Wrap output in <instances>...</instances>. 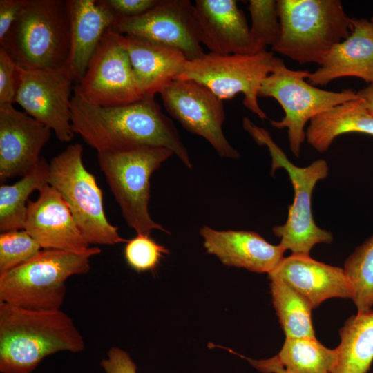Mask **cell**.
<instances>
[{"label": "cell", "mask_w": 373, "mask_h": 373, "mask_svg": "<svg viewBox=\"0 0 373 373\" xmlns=\"http://www.w3.org/2000/svg\"><path fill=\"white\" fill-rule=\"evenodd\" d=\"M270 281L273 305L286 337H315L310 304L287 284Z\"/></svg>", "instance_id": "cell-27"}, {"label": "cell", "mask_w": 373, "mask_h": 373, "mask_svg": "<svg viewBox=\"0 0 373 373\" xmlns=\"http://www.w3.org/2000/svg\"><path fill=\"white\" fill-rule=\"evenodd\" d=\"M356 93L358 97L365 101L368 111L373 115V82Z\"/></svg>", "instance_id": "cell-37"}, {"label": "cell", "mask_w": 373, "mask_h": 373, "mask_svg": "<svg viewBox=\"0 0 373 373\" xmlns=\"http://www.w3.org/2000/svg\"><path fill=\"white\" fill-rule=\"evenodd\" d=\"M173 155L169 149L140 146L119 151L97 152V161L127 224L137 234L155 229L169 233L149 211L150 178Z\"/></svg>", "instance_id": "cell-7"}, {"label": "cell", "mask_w": 373, "mask_h": 373, "mask_svg": "<svg viewBox=\"0 0 373 373\" xmlns=\"http://www.w3.org/2000/svg\"><path fill=\"white\" fill-rule=\"evenodd\" d=\"M73 90L88 102L101 106L128 104L144 97L138 89L128 55L119 43V33L112 28L106 32Z\"/></svg>", "instance_id": "cell-14"}, {"label": "cell", "mask_w": 373, "mask_h": 373, "mask_svg": "<svg viewBox=\"0 0 373 373\" xmlns=\"http://www.w3.org/2000/svg\"><path fill=\"white\" fill-rule=\"evenodd\" d=\"M276 356L286 369L296 373H330L336 363L337 350L324 346L316 337H286Z\"/></svg>", "instance_id": "cell-26"}, {"label": "cell", "mask_w": 373, "mask_h": 373, "mask_svg": "<svg viewBox=\"0 0 373 373\" xmlns=\"http://www.w3.org/2000/svg\"><path fill=\"white\" fill-rule=\"evenodd\" d=\"M169 250L158 244L149 235L137 234L127 240L124 255L126 262L137 272L153 271L158 266L160 260Z\"/></svg>", "instance_id": "cell-31"}, {"label": "cell", "mask_w": 373, "mask_h": 373, "mask_svg": "<svg viewBox=\"0 0 373 373\" xmlns=\"http://www.w3.org/2000/svg\"><path fill=\"white\" fill-rule=\"evenodd\" d=\"M50 164L41 157L38 164L13 184L0 186L1 232L24 229L28 197L48 184Z\"/></svg>", "instance_id": "cell-25"}, {"label": "cell", "mask_w": 373, "mask_h": 373, "mask_svg": "<svg viewBox=\"0 0 373 373\" xmlns=\"http://www.w3.org/2000/svg\"><path fill=\"white\" fill-rule=\"evenodd\" d=\"M370 21L373 23V17L371 18Z\"/></svg>", "instance_id": "cell-38"}, {"label": "cell", "mask_w": 373, "mask_h": 373, "mask_svg": "<svg viewBox=\"0 0 373 373\" xmlns=\"http://www.w3.org/2000/svg\"><path fill=\"white\" fill-rule=\"evenodd\" d=\"M309 75L307 70L289 69L277 57L258 93L260 97L274 98L283 107L285 117L280 121L271 119L270 123L278 129L287 128L289 148L296 157L300 156L309 121L336 105L358 98L352 89L340 92L320 89L305 80Z\"/></svg>", "instance_id": "cell-9"}, {"label": "cell", "mask_w": 373, "mask_h": 373, "mask_svg": "<svg viewBox=\"0 0 373 373\" xmlns=\"http://www.w3.org/2000/svg\"><path fill=\"white\" fill-rule=\"evenodd\" d=\"M200 234L207 252L216 256L223 265L256 273L271 272L286 251L252 231H218L204 226Z\"/></svg>", "instance_id": "cell-19"}, {"label": "cell", "mask_w": 373, "mask_h": 373, "mask_svg": "<svg viewBox=\"0 0 373 373\" xmlns=\"http://www.w3.org/2000/svg\"><path fill=\"white\" fill-rule=\"evenodd\" d=\"M84 349L82 335L61 309L31 310L0 302L1 373H31L48 356Z\"/></svg>", "instance_id": "cell-2"}, {"label": "cell", "mask_w": 373, "mask_h": 373, "mask_svg": "<svg viewBox=\"0 0 373 373\" xmlns=\"http://www.w3.org/2000/svg\"><path fill=\"white\" fill-rule=\"evenodd\" d=\"M82 153V146L76 143L53 157L49 163L48 184L61 193L89 245L126 242L117 227L106 217L102 191L84 166Z\"/></svg>", "instance_id": "cell-8"}, {"label": "cell", "mask_w": 373, "mask_h": 373, "mask_svg": "<svg viewBox=\"0 0 373 373\" xmlns=\"http://www.w3.org/2000/svg\"><path fill=\"white\" fill-rule=\"evenodd\" d=\"M343 271L352 289V300L357 313L373 307V234L346 259Z\"/></svg>", "instance_id": "cell-28"}, {"label": "cell", "mask_w": 373, "mask_h": 373, "mask_svg": "<svg viewBox=\"0 0 373 373\" xmlns=\"http://www.w3.org/2000/svg\"><path fill=\"white\" fill-rule=\"evenodd\" d=\"M248 9L251 19L250 32L254 41L262 49L275 46L281 33L277 1L250 0Z\"/></svg>", "instance_id": "cell-29"}, {"label": "cell", "mask_w": 373, "mask_h": 373, "mask_svg": "<svg viewBox=\"0 0 373 373\" xmlns=\"http://www.w3.org/2000/svg\"><path fill=\"white\" fill-rule=\"evenodd\" d=\"M339 334L336 363L330 373H367L373 362V309L351 316Z\"/></svg>", "instance_id": "cell-24"}, {"label": "cell", "mask_w": 373, "mask_h": 373, "mask_svg": "<svg viewBox=\"0 0 373 373\" xmlns=\"http://www.w3.org/2000/svg\"><path fill=\"white\" fill-rule=\"evenodd\" d=\"M25 0H0V41L17 19Z\"/></svg>", "instance_id": "cell-35"}, {"label": "cell", "mask_w": 373, "mask_h": 373, "mask_svg": "<svg viewBox=\"0 0 373 373\" xmlns=\"http://www.w3.org/2000/svg\"><path fill=\"white\" fill-rule=\"evenodd\" d=\"M70 45L68 0H25L3 48L21 67L50 70L67 64Z\"/></svg>", "instance_id": "cell-5"}, {"label": "cell", "mask_w": 373, "mask_h": 373, "mask_svg": "<svg viewBox=\"0 0 373 373\" xmlns=\"http://www.w3.org/2000/svg\"><path fill=\"white\" fill-rule=\"evenodd\" d=\"M280 37L272 50L300 64H322L352 32L351 18L339 0H278Z\"/></svg>", "instance_id": "cell-4"}, {"label": "cell", "mask_w": 373, "mask_h": 373, "mask_svg": "<svg viewBox=\"0 0 373 373\" xmlns=\"http://www.w3.org/2000/svg\"><path fill=\"white\" fill-rule=\"evenodd\" d=\"M41 249L24 229L0 234V275L21 265L34 257Z\"/></svg>", "instance_id": "cell-30"}, {"label": "cell", "mask_w": 373, "mask_h": 373, "mask_svg": "<svg viewBox=\"0 0 373 373\" xmlns=\"http://www.w3.org/2000/svg\"><path fill=\"white\" fill-rule=\"evenodd\" d=\"M347 133L373 136V115L361 97L336 105L313 117L305 131V139L315 150L323 153L336 137Z\"/></svg>", "instance_id": "cell-23"}, {"label": "cell", "mask_w": 373, "mask_h": 373, "mask_svg": "<svg viewBox=\"0 0 373 373\" xmlns=\"http://www.w3.org/2000/svg\"><path fill=\"white\" fill-rule=\"evenodd\" d=\"M52 131L13 105L0 106V182L23 177L39 162Z\"/></svg>", "instance_id": "cell-15"}, {"label": "cell", "mask_w": 373, "mask_h": 373, "mask_svg": "<svg viewBox=\"0 0 373 373\" xmlns=\"http://www.w3.org/2000/svg\"><path fill=\"white\" fill-rule=\"evenodd\" d=\"M201 44L210 52L251 55L266 50L254 40L244 12L235 0H195Z\"/></svg>", "instance_id": "cell-17"}, {"label": "cell", "mask_w": 373, "mask_h": 373, "mask_svg": "<svg viewBox=\"0 0 373 373\" xmlns=\"http://www.w3.org/2000/svg\"><path fill=\"white\" fill-rule=\"evenodd\" d=\"M100 253L97 247L81 252L42 249L0 275V302L31 310L61 309L67 279L89 272L90 258Z\"/></svg>", "instance_id": "cell-3"}, {"label": "cell", "mask_w": 373, "mask_h": 373, "mask_svg": "<svg viewBox=\"0 0 373 373\" xmlns=\"http://www.w3.org/2000/svg\"><path fill=\"white\" fill-rule=\"evenodd\" d=\"M112 30L176 49L188 61L205 53L194 3L189 0H160L153 9L140 16L119 18Z\"/></svg>", "instance_id": "cell-13"}, {"label": "cell", "mask_w": 373, "mask_h": 373, "mask_svg": "<svg viewBox=\"0 0 373 373\" xmlns=\"http://www.w3.org/2000/svg\"><path fill=\"white\" fill-rule=\"evenodd\" d=\"M126 50L138 89L143 97H155L184 70V55L166 46L119 34Z\"/></svg>", "instance_id": "cell-22"}, {"label": "cell", "mask_w": 373, "mask_h": 373, "mask_svg": "<svg viewBox=\"0 0 373 373\" xmlns=\"http://www.w3.org/2000/svg\"><path fill=\"white\" fill-rule=\"evenodd\" d=\"M166 111L184 129L204 138L223 158L237 159L240 153L222 130V100L206 86L189 79H174L160 93Z\"/></svg>", "instance_id": "cell-12"}, {"label": "cell", "mask_w": 373, "mask_h": 373, "mask_svg": "<svg viewBox=\"0 0 373 373\" xmlns=\"http://www.w3.org/2000/svg\"><path fill=\"white\" fill-rule=\"evenodd\" d=\"M18 70L15 103L48 126L60 142H70L75 135L70 107L74 80L68 64L50 70L18 65Z\"/></svg>", "instance_id": "cell-11"}, {"label": "cell", "mask_w": 373, "mask_h": 373, "mask_svg": "<svg viewBox=\"0 0 373 373\" xmlns=\"http://www.w3.org/2000/svg\"><path fill=\"white\" fill-rule=\"evenodd\" d=\"M68 5L70 45L67 64L78 84L103 36L119 18L103 0H68Z\"/></svg>", "instance_id": "cell-21"}, {"label": "cell", "mask_w": 373, "mask_h": 373, "mask_svg": "<svg viewBox=\"0 0 373 373\" xmlns=\"http://www.w3.org/2000/svg\"><path fill=\"white\" fill-rule=\"evenodd\" d=\"M245 358L253 367L262 373H296L286 369L279 362L276 356L269 358L261 360H256L249 358Z\"/></svg>", "instance_id": "cell-36"}, {"label": "cell", "mask_w": 373, "mask_h": 373, "mask_svg": "<svg viewBox=\"0 0 373 373\" xmlns=\"http://www.w3.org/2000/svg\"><path fill=\"white\" fill-rule=\"evenodd\" d=\"M350 36L335 45L320 67L307 78L313 86H325L343 77H356L373 82V23L351 19Z\"/></svg>", "instance_id": "cell-20"}, {"label": "cell", "mask_w": 373, "mask_h": 373, "mask_svg": "<svg viewBox=\"0 0 373 373\" xmlns=\"http://www.w3.org/2000/svg\"><path fill=\"white\" fill-rule=\"evenodd\" d=\"M242 127L258 145L267 147L271 157V175L283 168L292 184L294 200L289 207L287 220L283 224L272 229L274 235L280 239L279 245L291 254H309L314 245L331 243L332 233L316 225L312 211L314 189L329 173L327 162L319 159L307 166H297L289 161L266 129L256 126L248 117L243 118Z\"/></svg>", "instance_id": "cell-6"}, {"label": "cell", "mask_w": 373, "mask_h": 373, "mask_svg": "<svg viewBox=\"0 0 373 373\" xmlns=\"http://www.w3.org/2000/svg\"><path fill=\"white\" fill-rule=\"evenodd\" d=\"M18 83V64L0 47V106L15 103Z\"/></svg>", "instance_id": "cell-32"}, {"label": "cell", "mask_w": 373, "mask_h": 373, "mask_svg": "<svg viewBox=\"0 0 373 373\" xmlns=\"http://www.w3.org/2000/svg\"><path fill=\"white\" fill-rule=\"evenodd\" d=\"M35 201H28L24 224L26 230L41 249L81 252L87 242L61 193L50 184L39 191Z\"/></svg>", "instance_id": "cell-16"}, {"label": "cell", "mask_w": 373, "mask_h": 373, "mask_svg": "<svg viewBox=\"0 0 373 373\" xmlns=\"http://www.w3.org/2000/svg\"><path fill=\"white\" fill-rule=\"evenodd\" d=\"M276 57L266 50L251 55L204 53L186 61L175 79L195 81L222 100L244 94L243 104L260 119L267 118L258 102L262 82L272 72Z\"/></svg>", "instance_id": "cell-10"}, {"label": "cell", "mask_w": 373, "mask_h": 373, "mask_svg": "<svg viewBox=\"0 0 373 373\" xmlns=\"http://www.w3.org/2000/svg\"><path fill=\"white\" fill-rule=\"evenodd\" d=\"M70 107L75 134L97 152L140 146L164 147L192 169L189 152L177 128L155 97H144L125 105L101 106L88 102L74 91Z\"/></svg>", "instance_id": "cell-1"}, {"label": "cell", "mask_w": 373, "mask_h": 373, "mask_svg": "<svg viewBox=\"0 0 373 373\" xmlns=\"http://www.w3.org/2000/svg\"><path fill=\"white\" fill-rule=\"evenodd\" d=\"M118 17L131 18L140 16L158 4L160 0H103Z\"/></svg>", "instance_id": "cell-33"}, {"label": "cell", "mask_w": 373, "mask_h": 373, "mask_svg": "<svg viewBox=\"0 0 373 373\" xmlns=\"http://www.w3.org/2000/svg\"><path fill=\"white\" fill-rule=\"evenodd\" d=\"M270 280L281 281L316 308L332 298H352V289L343 269L313 259L309 254L284 257L269 274Z\"/></svg>", "instance_id": "cell-18"}, {"label": "cell", "mask_w": 373, "mask_h": 373, "mask_svg": "<svg viewBox=\"0 0 373 373\" xmlns=\"http://www.w3.org/2000/svg\"><path fill=\"white\" fill-rule=\"evenodd\" d=\"M105 373H137V365L124 350L111 347L100 363Z\"/></svg>", "instance_id": "cell-34"}]
</instances>
